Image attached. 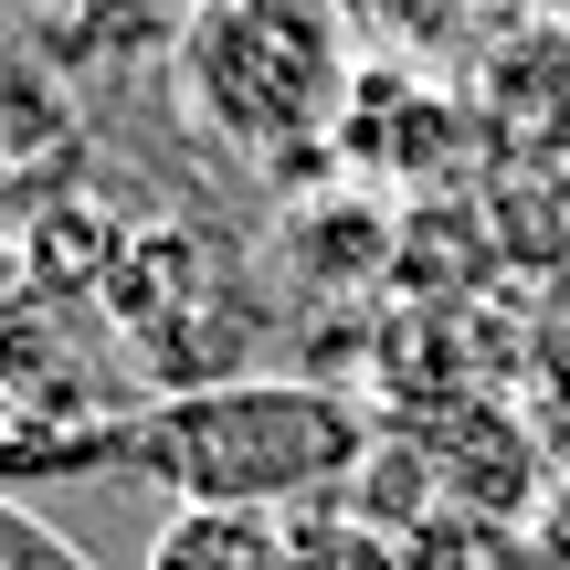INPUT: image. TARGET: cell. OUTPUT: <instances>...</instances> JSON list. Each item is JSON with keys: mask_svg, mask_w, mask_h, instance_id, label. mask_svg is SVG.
I'll return each mask as SVG.
<instances>
[{"mask_svg": "<svg viewBox=\"0 0 570 570\" xmlns=\"http://www.w3.org/2000/svg\"><path fill=\"white\" fill-rule=\"evenodd\" d=\"M285 244H296V254H317L306 275H327V285H338V275H381L391 223H381L370 202H348V190H338V202H327V212H306V223L285 233Z\"/></svg>", "mask_w": 570, "mask_h": 570, "instance_id": "52a82bcc", "label": "cell"}, {"mask_svg": "<svg viewBox=\"0 0 570 570\" xmlns=\"http://www.w3.org/2000/svg\"><path fill=\"white\" fill-rule=\"evenodd\" d=\"M180 106L244 159H306L348 117V11L338 0H202L180 53Z\"/></svg>", "mask_w": 570, "mask_h": 570, "instance_id": "7a4b0ae2", "label": "cell"}, {"mask_svg": "<svg viewBox=\"0 0 570 570\" xmlns=\"http://www.w3.org/2000/svg\"><path fill=\"white\" fill-rule=\"evenodd\" d=\"M117 265H127V233L106 223L96 202H53L32 233H21L32 296H96V285H117Z\"/></svg>", "mask_w": 570, "mask_h": 570, "instance_id": "277c9868", "label": "cell"}, {"mask_svg": "<svg viewBox=\"0 0 570 570\" xmlns=\"http://www.w3.org/2000/svg\"><path fill=\"white\" fill-rule=\"evenodd\" d=\"M148 570H306L296 560V518L265 508H169L148 539Z\"/></svg>", "mask_w": 570, "mask_h": 570, "instance_id": "3957f363", "label": "cell"}, {"mask_svg": "<svg viewBox=\"0 0 570 570\" xmlns=\"http://www.w3.org/2000/svg\"><path fill=\"white\" fill-rule=\"evenodd\" d=\"M0 570H96V560H85L32 497H0Z\"/></svg>", "mask_w": 570, "mask_h": 570, "instance_id": "ba28073f", "label": "cell"}, {"mask_svg": "<svg viewBox=\"0 0 570 570\" xmlns=\"http://www.w3.org/2000/svg\"><path fill=\"white\" fill-rule=\"evenodd\" d=\"M529 11H550V21H570V0H529Z\"/></svg>", "mask_w": 570, "mask_h": 570, "instance_id": "9c48e42d", "label": "cell"}, {"mask_svg": "<svg viewBox=\"0 0 570 570\" xmlns=\"http://www.w3.org/2000/svg\"><path fill=\"white\" fill-rule=\"evenodd\" d=\"M53 53H96V63H127V53H180L202 0H53Z\"/></svg>", "mask_w": 570, "mask_h": 570, "instance_id": "5b68a950", "label": "cell"}, {"mask_svg": "<svg viewBox=\"0 0 570 570\" xmlns=\"http://www.w3.org/2000/svg\"><path fill=\"white\" fill-rule=\"evenodd\" d=\"M75 138V106H63V85L42 75L32 53L0 63V180H21V159L32 148H63Z\"/></svg>", "mask_w": 570, "mask_h": 570, "instance_id": "8992f818", "label": "cell"}, {"mask_svg": "<svg viewBox=\"0 0 570 570\" xmlns=\"http://www.w3.org/2000/svg\"><path fill=\"white\" fill-rule=\"evenodd\" d=\"M370 412L327 381H190L148 412L106 423V475H138L169 508H327V487H360Z\"/></svg>", "mask_w": 570, "mask_h": 570, "instance_id": "6da1fadb", "label": "cell"}]
</instances>
